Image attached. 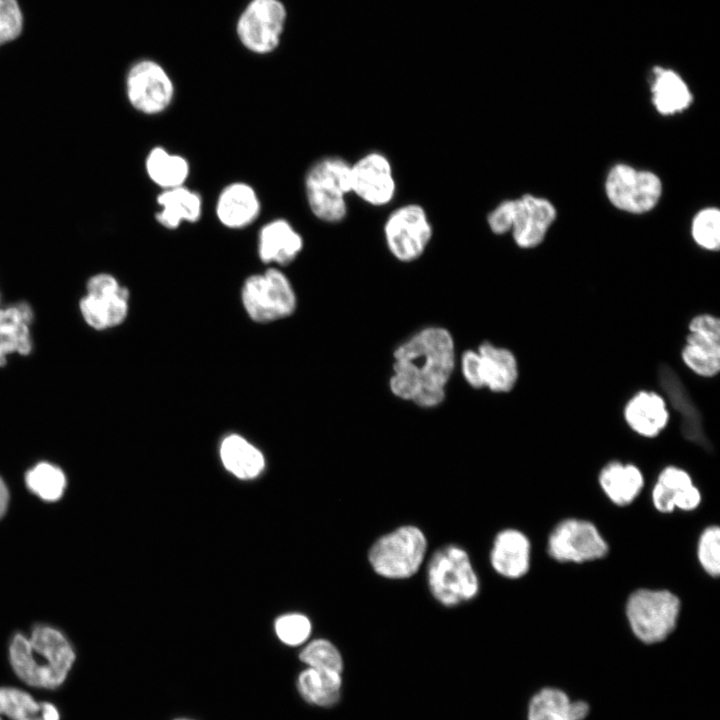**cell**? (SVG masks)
Wrapping results in <instances>:
<instances>
[{
    "label": "cell",
    "instance_id": "1",
    "mask_svg": "<svg viewBox=\"0 0 720 720\" xmlns=\"http://www.w3.org/2000/svg\"><path fill=\"white\" fill-rule=\"evenodd\" d=\"M389 386L398 398L423 408L438 406L455 365L454 341L448 330L427 327L403 342L393 354Z\"/></svg>",
    "mask_w": 720,
    "mask_h": 720
},
{
    "label": "cell",
    "instance_id": "2",
    "mask_svg": "<svg viewBox=\"0 0 720 720\" xmlns=\"http://www.w3.org/2000/svg\"><path fill=\"white\" fill-rule=\"evenodd\" d=\"M16 675L38 688H56L66 679L75 660L68 640L58 630L38 626L30 637L17 634L9 648Z\"/></svg>",
    "mask_w": 720,
    "mask_h": 720
},
{
    "label": "cell",
    "instance_id": "3",
    "mask_svg": "<svg viewBox=\"0 0 720 720\" xmlns=\"http://www.w3.org/2000/svg\"><path fill=\"white\" fill-rule=\"evenodd\" d=\"M350 166L340 156H324L306 171L304 191L308 207L318 220L336 224L348 213L347 198L351 194Z\"/></svg>",
    "mask_w": 720,
    "mask_h": 720
},
{
    "label": "cell",
    "instance_id": "4",
    "mask_svg": "<svg viewBox=\"0 0 720 720\" xmlns=\"http://www.w3.org/2000/svg\"><path fill=\"white\" fill-rule=\"evenodd\" d=\"M427 583L434 599L445 607L468 602L480 590L469 554L456 544L445 545L434 552L427 565Z\"/></svg>",
    "mask_w": 720,
    "mask_h": 720
},
{
    "label": "cell",
    "instance_id": "5",
    "mask_svg": "<svg viewBox=\"0 0 720 720\" xmlns=\"http://www.w3.org/2000/svg\"><path fill=\"white\" fill-rule=\"evenodd\" d=\"M555 218L556 210L548 200L526 194L502 201L487 215V222L494 234L512 231L519 247L532 248L543 241Z\"/></svg>",
    "mask_w": 720,
    "mask_h": 720
},
{
    "label": "cell",
    "instance_id": "6",
    "mask_svg": "<svg viewBox=\"0 0 720 720\" xmlns=\"http://www.w3.org/2000/svg\"><path fill=\"white\" fill-rule=\"evenodd\" d=\"M428 548L424 532L414 525H403L380 536L368 551L373 571L381 577L402 580L421 568Z\"/></svg>",
    "mask_w": 720,
    "mask_h": 720
},
{
    "label": "cell",
    "instance_id": "7",
    "mask_svg": "<svg viewBox=\"0 0 720 720\" xmlns=\"http://www.w3.org/2000/svg\"><path fill=\"white\" fill-rule=\"evenodd\" d=\"M680 608V599L668 590L638 589L627 599L626 617L638 640L655 644L674 631Z\"/></svg>",
    "mask_w": 720,
    "mask_h": 720
},
{
    "label": "cell",
    "instance_id": "8",
    "mask_svg": "<svg viewBox=\"0 0 720 720\" xmlns=\"http://www.w3.org/2000/svg\"><path fill=\"white\" fill-rule=\"evenodd\" d=\"M243 305L256 322H270L292 314L296 295L286 275L277 268L249 276L242 287Z\"/></svg>",
    "mask_w": 720,
    "mask_h": 720
},
{
    "label": "cell",
    "instance_id": "9",
    "mask_svg": "<svg viewBox=\"0 0 720 720\" xmlns=\"http://www.w3.org/2000/svg\"><path fill=\"white\" fill-rule=\"evenodd\" d=\"M383 233L392 256L401 262H412L421 257L428 247L433 226L423 206L406 203L389 213Z\"/></svg>",
    "mask_w": 720,
    "mask_h": 720
},
{
    "label": "cell",
    "instance_id": "10",
    "mask_svg": "<svg viewBox=\"0 0 720 720\" xmlns=\"http://www.w3.org/2000/svg\"><path fill=\"white\" fill-rule=\"evenodd\" d=\"M461 371L466 382L476 389L510 391L517 380L516 359L511 351L486 342L477 350L463 353Z\"/></svg>",
    "mask_w": 720,
    "mask_h": 720
},
{
    "label": "cell",
    "instance_id": "11",
    "mask_svg": "<svg viewBox=\"0 0 720 720\" xmlns=\"http://www.w3.org/2000/svg\"><path fill=\"white\" fill-rule=\"evenodd\" d=\"M126 95L130 105L138 112L157 115L172 104L175 86L159 63L143 59L134 63L127 73Z\"/></svg>",
    "mask_w": 720,
    "mask_h": 720
},
{
    "label": "cell",
    "instance_id": "12",
    "mask_svg": "<svg viewBox=\"0 0 720 720\" xmlns=\"http://www.w3.org/2000/svg\"><path fill=\"white\" fill-rule=\"evenodd\" d=\"M286 9L280 0H251L236 24V33L249 51L268 54L280 42Z\"/></svg>",
    "mask_w": 720,
    "mask_h": 720
},
{
    "label": "cell",
    "instance_id": "13",
    "mask_svg": "<svg viewBox=\"0 0 720 720\" xmlns=\"http://www.w3.org/2000/svg\"><path fill=\"white\" fill-rule=\"evenodd\" d=\"M547 550L558 562L584 563L603 558L608 544L592 522L568 518L551 531Z\"/></svg>",
    "mask_w": 720,
    "mask_h": 720
},
{
    "label": "cell",
    "instance_id": "14",
    "mask_svg": "<svg viewBox=\"0 0 720 720\" xmlns=\"http://www.w3.org/2000/svg\"><path fill=\"white\" fill-rule=\"evenodd\" d=\"M605 188L610 202L616 208L634 214L651 210L662 192V184L656 174L624 164H618L610 170Z\"/></svg>",
    "mask_w": 720,
    "mask_h": 720
},
{
    "label": "cell",
    "instance_id": "15",
    "mask_svg": "<svg viewBox=\"0 0 720 720\" xmlns=\"http://www.w3.org/2000/svg\"><path fill=\"white\" fill-rule=\"evenodd\" d=\"M129 291L110 274L100 273L88 280L87 294L80 301L84 320L103 330L124 321L128 313Z\"/></svg>",
    "mask_w": 720,
    "mask_h": 720
},
{
    "label": "cell",
    "instance_id": "16",
    "mask_svg": "<svg viewBox=\"0 0 720 720\" xmlns=\"http://www.w3.org/2000/svg\"><path fill=\"white\" fill-rule=\"evenodd\" d=\"M351 194L373 207L388 205L396 194V180L388 157L372 151L350 166Z\"/></svg>",
    "mask_w": 720,
    "mask_h": 720
},
{
    "label": "cell",
    "instance_id": "17",
    "mask_svg": "<svg viewBox=\"0 0 720 720\" xmlns=\"http://www.w3.org/2000/svg\"><path fill=\"white\" fill-rule=\"evenodd\" d=\"M689 331L682 350L684 363L698 375H716L720 369L719 319L709 314L698 315L691 320Z\"/></svg>",
    "mask_w": 720,
    "mask_h": 720
},
{
    "label": "cell",
    "instance_id": "18",
    "mask_svg": "<svg viewBox=\"0 0 720 720\" xmlns=\"http://www.w3.org/2000/svg\"><path fill=\"white\" fill-rule=\"evenodd\" d=\"M261 212V201L255 188L249 183L235 181L220 191L215 205L218 221L232 230L253 224Z\"/></svg>",
    "mask_w": 720,
    "mask_h": 720
},
{
    "label": "cell",
    "instance_id": "19",
    "mask_svg": "<svg viewBox=\"0 0 720 720\" xmlns=\"http://www.w3.org/2000/svg\"><path fill=\"white\" fill-rule=\"evenodd\" d=\"M531 544L528 537L514 528L497 533L490 550V564L494 571L508 579L524 576L530 568Z\"/></svg>",
    "mask_w": 720,
    "mask_h": 720
},
{
    "label": "cell",
    "instance_id": "20",
    "mask_svg": "<svg viewBox=\"0 0 720 720\" xmlns=\"http://www.w3.org/2000/svg\"><path fill=\"white\" fill-rule=\"evenodd\" d=\"M661 388L681 418V431L689 441L708 446L702 416L690 397L677 373L669 366L662 365L658 371Z\"/></svg>",
    "mask_w": 720,
    "mask_h": 720
},
{
    "label": "cell",
    "instance_id": "21",
    "mask_svg": "<svg viewBox=\"0 0 720 720\" xmlns=\"http://www.w3.org/2000/svg\"><path fill=\"white\" fill-rule=\"evenodd\" d=\"M303 246L302 235L284 218L265 223L258 233V255L267 264L287 265L296 259Z\"/></svg>",
    "mask_w": 720,
    "mask_h": 720
},
{
    "label": "cell",
    "instance_id": "22",
    "mask_svg": "<svg viewBox=\"0 0 720 720\" xmlns=\"http://www.w3.org/2000/svg\"><path fill=\"white\" fill-rule=\"evenodd\" d=\"M159 210L155 213L157 223L167 230H176L183 223H196L203 211L199 192L185 185L162 190L156 197Z\"/></svg>",
    "mask_w": 720,
    "mask_h": 720
},
{
    "label": "cell",
    "instance_id": "23",
    "mask_svg": "<svg viewBox=\"0 0 720 720\" xmlns=\"http://www.w3.org/2000/svg\"><path fill=\"white\" fill-rule=\"evenodd\" d=\"M32 320L33 311L28 303L20 302L0 309V367L6 364L8 354L27 355L31 352L29 326Z\"/></svg>",
    "mask_w": 720,
    "mask_h": 720
},
{
    "label": "cell",
    "instance_id": "24",
    "mask_svg": "<svg viewBox=\"0 0 720 720\" xmlns=\"http://www.w3.org/2000/svg\"><path fill=\"white\" fill-rule=\"evenodd\" d=\"M590 711L583 700H571L566 692L545 687L529 700L527 720H584Z\"/></svg>",
    "mask_w": 720,
    "mask_h": 720
},
{
    "label": "cell",
    "instance_id": "25",
    "mask_svg": "<svg viewBox=\"0 0 720 720\" xmlns=\"http://www.w3.org/2000/svg\"><path fill=\"white\" fill-rule=\"evenodd\" d=\"M598 480L605 495L618 506L631 504L644 486V477L638 467L617 461L608 463Z\"/></svg>",
    "mask_w": 720,
    "mask_h": 720
},
{
    "label": "cell",
    "instance_id": "26",
    "mask_svg": "<svg viewBox=\"0 0 720 720\" xmlns=\"http://www.w3.org/2000/svg\"><path fill=\"white\" fill-rule=\"evenodd\" d=\"M624 415L628 425L644 437H655L668 421L663 398L652 392L635 395L626 405Z\"/></svg>",
    "mask_w": 720,
    "mask_h": 720
},
{
    "label": "cell",
    "instance_id": "27",
    "mask_svg": "<svg viewBox=\"0 0 720 720\" xmlns=\"http://www.w3.org/2000/svg\"><path fill=\"white\" fill-rule=\"evenodd\" d=\"M341 674L332 670L306 667L297 676V691L311 705L331 707L341 697Z\"/></svg>",
    "mask_w": 720,
    "mask_h": 720
},
{
    "label": "cell",
    "instance_id": "28",
    "mask_svg": "<svg viewBox=\"0 0 720 720\" xmlns=\"http://www.w3.org/2000/svg\"><path fill=\"white\" fill-rule=\"evenodd\" d=\"M148 178L162 190L185 185L190 175L188 160L162 146L153 147L145 158Z\"/></svg>",
    "mask_w": 720,
    "mask_h": 720
},
{
    "label": "cell",
    "instance_id": "29",
    "mask_svg": "<svg viewBox=\"0 0 720 720\" xmlns=\"http://www.w3.org/2000/svg\"><path fill=\"white\" fill-rule=\"evenodd\" d=\"M220 457L224 467L240 479L255 478L265 466L263 454L236 434L229 435L222 441Z\"/></svg>",
    "mask_w": 720,
    "mask_h": 720
},
{
    "label": "cell",
    "instance_id": "30",
    "mask_svg": "<svg viewBox=\"0 0 720 720\" xmlns=\"http://www.w3.org/2000/svg\"><path fill=\"white\" fill-rule=\"evenodd\" d=\"M655 78L651 88L652 102L663 115L681 112L689 107L692 94L681 77L672 70L655 69Z\"/></svg>",
    "mask_w": 720,
    "mask_h": 720
},
{
    "label": "cell",
    "instance_id": "31",
    "mask_svg": "<svg viewBox=\"0 0 720 720\" xmlns=\"http://www.w3.org/2000/svg\"><path fill=\"white\" fill-rule=\"evenodd\" d=\"M0 714L11 720H60L57 708L48 702H37L27 692L0 688Z\"/></svg>",
    "mask_w": 720,
    "mask_h": 720
},
{
    "label": "cell",
    "instance_id": "32",
    "mask_svg": "<svg viewBox=\"0 0 720 720\" xmlns=\"http://www.w3.org/2000/svg\"><path fill=\"white\" fill-rule=\"evenodd\" d=\"M693 486L688 472L668 466L661 471L652 489V503L661 513L673 512Z\"/></svg>",
    "mask_w": 720,
    "mask_h": 720
},
{
    "label": "cell",
    "instance_id": "33",
    "mask_svg": "<svg viewBox=\"0 0 720 720\" xmlns=\"http://www.w3.org/2000/svg\"><path fill=\"white\" fill-rule=\"evenodd\" d=\"M25 481L28 488L46 501L59 499L66 486V478L63 471L50 463L41 462L30 469Z\"/></svg>",
    "mask_w": 720,
    "mask_h": 720
},
{
    "label": "cell",
    "instance_id": "34",
    "mask_svg": "<svg viewBox=\"0 0 720 720\" xmlns=\"http://www.w3.org/2000/svg\"><path fill=\"white\" fill-rule=\"evenodd\" d=\"M299 659L307 667L342 673L344 662L338 648L329 640L318 638L310 641L299 653Z\"/></svg>",
    "mask_w": 720,
    "mask_h": 720
},
{
    "label": "cell",
    "instance_id": "35",
    "mask_svg": "<svg viewBox=\"0 0 720 720\" xmlns=\"http://www.w3.org/2000/svg\"><path fill=\"white\" fill-rule=\"evenodd\" d=\"M692 235L695 242L708 250H717L720 246V212L716 208L700 211L692 223Z\"/></svg>",
    "mask_w": 720,
    "mask_h": 720
},
{
    "label": "cell",
    "instance_id": "36",
    "mask_svg": "<svg viewBox=\"0 0 720 720\" xmlns=\"http://www.w3.org/2000/svg\"><path fill=\"white\" fill-rule=\"evenodd\" d=\"M274 627L278 639L288 646L304 644L312 631L310 619L301 613H289L280 616L275 621Z\"/></svg>",
    "mask_w": 720,
    "mask_h": 720
},
{
    "label": "cell",
    "instance_id": "37",
    "mask_svg": "<svg viewBox=\"0 0 720 720\" xmlns=\"http://www.w3.org/2000/svg\"><path fill=\"white\" fill-rule=\"evenodd\" d=\"M697 558L703 570L712 577L720 574V529L717 525L708 526L701 533Z\"/></svg>",
    "mask_w": 720,
    "mask_h": 720
},
{
    "label": "cell",
    "instance_id": "38",
    "mask_svg": "<svg viewBox=\"0 0 720 720\" xmlns=\"http://www.w3.org/2000/svg\"><path fill=\"white\" fill-rule=\"evenodd\" d=\"M23 29V14L17 0H0V46L16 39Z\"/></svg>",
    "mask_w": 720,
    "mask_h": 720
},
{
    "label": "cell",
    "instance_id": "39",
    "mask_svg": "<svg viewBox=\"0 0 720 720\" xmlns=\"http://www.w3.org/2000/svg\"><path fill=\"white\" fill-rule=\"evenodd\" d=\"M8 490L3 482V480L0 478V518L3 516L7 509L8 505Z\"/></svg>",
    "mask_w": 720,
    "mask_h": 720
},
{
    "label": "cell",
    "instance_id": "40",
    "mask_svg": "<svg viewBox=\"0 0 720 720\" xmlns=\"http://www.w3.org/2000/svg\"><path fill=\"white\" fill-rule=\"evenodd\" d=\"M174 720H193V719H189V718H176V719H174Z\"/></svg>",
    "mask_w": 720,
    "mask_h": 720
},
{
    "label": "cell",
    "instance_id": "41",
    "mask_svg": "<svg viewBox=\"0 0 720 720\" xmlns=\"http://www.w3.org/2000/svg\"><path fill=\"white\" fill-rule=\"evenodd\" d=\"M1 720V719H0Z\"/></svg>",
    "mask_w": 720,
    "mask_h": 720
}]
</instances>
